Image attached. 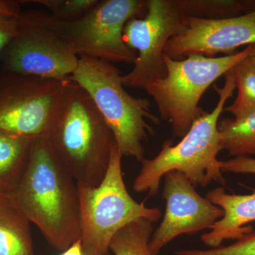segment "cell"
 I'll list each match as a JSON object with an SVG mask.
<instances>
[{
	"label": "cell",
	"mask_w": 255,
	"mask_h": 255,
	"mask_svg": "<svg viewBox=\"0 0 255 255\" xmlns=\"http://www.w3.org/2000/svg\"><path fill=\"white\" fill-rule=\"evenodd\" d=\"M152 224L147 220L139 219L127 225L112 238L110 252L114 255H158L150 248Z\"/></svg>",
	"instance_id": "ac0fdd59"
},
{
	"label": "cell",
	"mask_w": 255,
	"mask_h": 255,
	"mask_svg": "<svg viewBox=\"0 0 255 255\" xmlns=\"http://www.w3.org/2000/svg\"><path fill=\"white\" fill-rule=\"evenodd\" d=\"M34 140L0 130V194H10L17 186Z\"/></svg>",
	"instance_id": "9a60e30c"
},
{
	"label": "cell",
	"mask_w": 255,
	"mask_h": 255,
	"mask_svg": "<svg viewBox=\"0 0 255 255\" xmlns=\"http://www.w3.org/2000/svg\"><path fill=\"white\" fill-rule=\"evenodd\" d=\"M233 72L238 95L224 110L239 119L255 112V65L248 56L238 63Z\"/></svg>",
	"instance_id": "d6986e66"
},
{
	"label": "cell",
	"mask_w": 255,
	"mask_h": 255,
	"mask_svg": "<svg viewBox=\"0 0 255 255\" xmlns=\"http://www.w3.org/2000/svg\"><path fill=\"white\" fill-rule=\"evenodd\" d=\"M206 199L223 209L222 219L201 236V241L210 248H219L226 240H237L253 231L248 223L255 221V189L252 194L240 195L226 193L223 187L209 191Z\"/></svg>",
	"instance_id": "4fadbf2b"
},
{
	"label": "cell",
	"mask_w": 255,
	"mask_h": 255,
	"mask_svg": "<svg viewBox=\"0 0 255 255\" xmlns=\"http://www.w3.org/2000/svg\"><path fill=\"white\" fill-rule=\"evenodd\" d=\"M146 12L147 0H100L90 12L75 21H58L38 10L21 13L18 19L54 32L78 57L134 64L137 52L124 42V29L129 20L142 18Z\"/></svg>",
	"instance_id": "5b68a950"
},
{
	"label": "cell",
	"mask_w": 255,
	"mask_h": 255,
	"mask_svg": "<svg viewBox=\"0 0 255 255\" xmlns=\"http://www.w3.org/2000/svg\"><path fill=\"white\" fill-rule=\"evenodd\" d=\"M18 21L17 33L0 56L3 71L52 80L70 78L79 61L71 47L48 28Z\"/></svg>",
	"instance_id": "30bf717a"
},
{
	"label": "cell",
	"mask_w": 255,
	"mask_h": 255,
	"mask_svg": "<svg viewBox=\"0 0 255 255\" xmlns=\"http://www.w3.org/2000/svg\"><path fill=\"white\" fill-rule=\"evenodd\" d=\"M187 17L177 0H147L145 16L128 21L124 41L137 52V58L131 71L122 75L124 87L145 90L165 77L164 48L172 37L187 27Z\"/></svg>",
	"instance_id": "9c48e42d"
},
{
	"label": "cell",
	"mask_w": 255,
	"mask_h": 255,
	"mask_svg": "<svg viewBox=\"0 0 255 255\" xmlns=\"http://www.w3.org/2000/svg\"><path fill=\"white\" fill-rule=\"evenodd\" d=\"M70 80L90 95L113 132L123 156L137 162L144 159L143 142L154 134L147 120L158 124L150 101L132 97L124 88L120 70L113 64L90 57L79 56L78 67Z\"/></svg>",
	"instance_id": "277c9868"
},
{
	"label": "cell",
	"mask_w": 255,
	"mask_h": 255,
	"mask_svg": "<svg viewBox=\"0 0 255 255\" xmlns=\"http://www.w3.org/2000/svg\"><path fill=\"white\" fill-rule=\"evenodd\" d=\"M251 45H255V10L223 19L187 16V27L169 39L164 54L174 60L193 55L214 58L219 53L234 54L239 47Z\"/></svg>",
	"instance_id": "7c38bea8"
},
{
	"label": "cell",
	"mask_w": 255,
	"mask_h": 255,
	"mask_svg": "<svg viewBox=\"0 0 255 255\" xmlns=\"http://www.w3.org/2000/svg\"><path fill=\"white\" fill-rule=\"evenodd\" d=\"M221 171L233 174H255V158L250 156H239L221 161Z\"/></svg>",
	"instance_id": "7402d4cb"
},
{
	"label": "cell",
	"mask_w": 255,
	"mask_h": 255,
	"mask_svg": "<svg viewBox=\"0 0 255 255\" xmlns=\"http://www.w3.org/2000/svg\"><path fill=\"white\" fill-rule=\"evenodd\" d=\"M45 139L33 141L26 169L9 194L47 242L65 251L81 239L78 185Z\"/></svg>",
	"instance_id": "6da1fadb"
},
{
	"label": "cell",
	"mask_w": 255,
	"mask_h": 255,
	"mask_svg": "<svg viewBox=\"0 0 255 255\" xmlns=\"http://www.w3.org/2000/svg\"><path fill=\"white\" fill-rule=\"evenodd\" d=\"M249 58L255 65V45H253V48H252L251 53L249 55Z\"/></svg>",
	"instance_id": "484cf974"
},
{
	"label": "cell",
	"mask_w": 255,
	"mask_h": 255,
	"mask_svg": "<svg viewBox=\"0 0 255 255\" xmlns=\"http://www.w3.org/2000/svg\"><path fill=\"white\" fill-rule=\"evenodd\" d=\"M184 14L206 19L236 17L255 10V0H177Z\"/></svg>",
	"instance_id": "e0dca14e"
},
{
	"label": "cell",
	"mask_w": 255,
	"mask_h": 255,
	"mask_svg": "<svg viewBox=\"0 0 255 255\" xmlns=\"http://www.w3.org/2000/svg\"><path fill=\"white\" fill-rule=\"evenodd\" d=\"M122 154L117 144L110 165L97 187L78 185L84 255H110V243L121 229L139 219L159 221L158 208H148L129 194L122 173Z\"/></svg>",
	"instance_id": "8992f818"
},
{
	"label": "cell",
	"mask_w": 255,
	"mask_h": 255,
	"mask_svg": "<svg viewBox=\"0 0 255 255\" xmlns=\"http://www.w3.org/2000/svg\"><path fill=\"white\" fill-rule=\"evenodd\" d=\"M218 129L221 147L228 155H255V112L239 119H221Z\"/></svg>",
	"instance_id": "2e32d148"
},
{
	"label": "cell",
	"mask_w": 255,
	"mask_h": 255,
	"mask_svg": "<svg viewBox=\"0 0 255 255\" xmlns=\"http://www.w3.org/2000/svg\"><path fill=\"white\" fill-rule=\"evenodd\" d=\"M46 140L77 184L88 187H97L103 180L117 144L91 97L75 82L59 122Z\"/></svg>",
	"instance_id": "3957f363"
},
{
	"label": "cell",
	"mask_w": 255,
	"mask_h": 255,
	"mask_svg": "<svg viewBox=\"0 0 255 255\" xmlns=\"http://www.w3.org/2000/svg\"><path fill=\"white\" fill-rule=\"evenodd\" d=\"M225 78L223 87L214 85L219 100L212 112L201 109L180 142L174 145L172 140H164L158 155L153 159H142L141 169L134 180V191L157 196L162 178L171 171L184 174L194 187H206L213 182L226 185L221 161L217 159L223 150L218 124L226 102L236 90L233 68Z\"/></svg>",
	"instance_id": "7a4b0ae2"
},
{
	"label": "cell",
	"mask_w": 255,
	"mask_h": 255,
	"mask_svg": "<svg viewBox=\"0 0 255 255\" xmlns=\"http://www.w3.org/2000/svg\"><path fill=\"white\" fill-rule=\"evenodd\" d=\"M19 28L18 18L0 16V56L8 43L12 39Z\"/></svg>",
	"instance_id": "603a6c76"
},
{
	"label": "cell",
	"mask_w": 255,
	"mask_h": 255,
	"mask_svg": "<svg viewBox=\"0 0 255 255\" xmlns=\"http://www.w3.org/2000/svg\"><path fill=\"white\" fill-rule=\"evenodd\" d=\"M163 177L165 214L150 242L151 251L158 255L176 238L210 229L224 215L222 209L197 193L184 174L171 171Z\"/></svg>",
	"instance_id": "8fae6325"
},
{
	"label": "cell",
	"mask_w": 255,
	"mask_h": 255,
	"mask_svg": "<svg viewBox=\"0 0 255 255\" xmlns=\"http://www.w3.org/2000/svg\"><path fill=\"white\" fill-rule=\"evenodd\" d=\"M30 223L9 194H0V255H34Z\"/></svg>",
	"instance_id": "5bb4252c"
},
{
	"label": "cell",
	"mask_w": 255,
	"mask_h": 255,
	"mask_svg": "<svg viewBox=\"0 0 255 255\" xmlns=\"http://www.w3.org/2000/svg\"><path fill=\"white\" fill-rule=\"evenodd\" d=\"M73 82L3 71L0 74V130L47 140L59 122Z\"/></svg>",
	"instance_id": "ba28073f"
},
{
	"label": "cell",
	"mask_w": 255,
	"mask_h": 255,
	"mask_svg": "<svg viewBox=\"0 0 255 255\" xmlns=\"http://www.w3.org/2000/svg\"><path fill=\"white\" fill-rule=\"evenodd\" d=\"M100 0H26L21 2L35 3L44 6L51 17L61 21L78 19L90 12Z\"/></svg>",
	"instance_id": "ffe728a7"
},
{
	"label": "cell",
	"mask_w": 255,
	"mask_h": 255,
	"mask_svg": "<svg viewBox=\"0 0 255 255\" xmlns=\"http://www.w3.org/2000/svg\"><path fill=\"white\" fill-rule=\"evenodd\" d=\"M21 14L19 1L14 0H0V16L18 18Z\"/></svg>",
	"instance_id": "cb8c5ba5"
},
{
	"label": "cell",
	"mask_w": 255,
	"mask_h": 255,
	"mask_svg": "<svg viewBox=\"0 0 255 255\" xmlns=\"http://www.w3.org/2000/svg\"><path fill=\"white\" fill-rule=\"evenodd\" d=\"M177 255H255V230L244 235L236 243L228 246L206 250H182L176 252Z\"/></svg>",
	"instance_id": "44dd1931"
},
{
	"label": "cell",
	"mask_w": 255,
	"mask_h": 255,
	"mask_svg": "<svg viewBox=\"0 0 255 255\" xmlns=\"http://www.w3.org/2000/svg\"><path fill=\"white\" fill-rule=\"evenodd\" d=\"M60 255H84L83 251H82V240L74 243L70 248L63 251Z\"/></svg>",
	"instance_id": "d4e9b609"
},
{
	"label": "cell",
	"mask_w": 255,
	"mask_h": 255,
	"mask_svg": "<svg viewBox=\"0 0 255 255\" xmlns=\"http://www.w3.org/2000/svg\"><path fill=\"white\" fill-rule=\"evenodd\" d=\"M253 45L234 54L219 58L193 55L182 60L164 56L165 77L145 91L157 105L160 118L172 125L174 137H183L201 108L199 101L216 80L226 75L251 53Z\"/></svg>",
	"instance_id": "52a82bcc"
}]
</instances>
